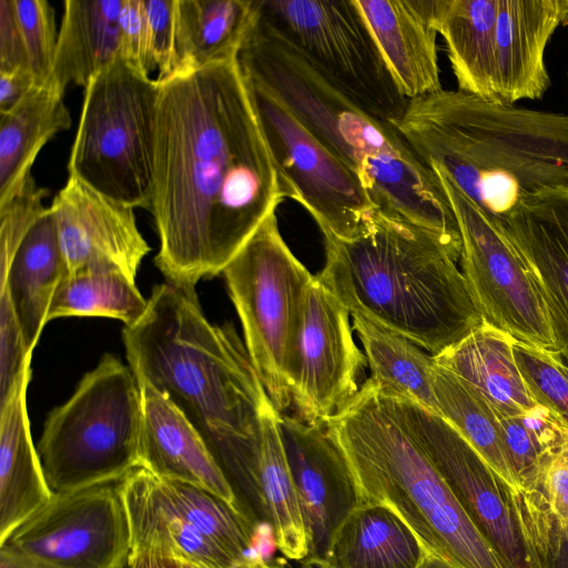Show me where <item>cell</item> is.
Listing matches in <instances>:
<instances>
[{
	"instance_id": "7c38bea8",
	"label": "cell",
	"mask_w": 568,
	"mask_h": 568,
	"mask_svg": "<svg viewBox=\"0 0 568 568\" xmlns=\"http://www.w3.org/2000/svg\"><path fill=\"white\" fill-rule=\"evenodd\" d=\"M247 81L288 199L311 214L324 237L353 239L366 216L377 209L357 175L275 94L248 78Z\"/></svg>"
},
{
	"instance_id": "f907efd6",
	"label": "cell",
	"mask_w": 568,
	"mask_h": 568,
	"mask_svg": "<svg viewBox=\"0 0 568 568\" xmlns=\"http://www.w3.org/2000/svg\"><path fill=\"white\" fill-rule=\"evenodd\" d=\"M246 564L251 567V568H276L272 565H270L268 562H266L261 556L258 555H255V556H252V557H248L246 560Z\"/></svg>"
},
{
	"instance_id": "4316f807",
	"label": "cell",
	"mask_w": 568,
	"mask_h": 568,
	"mask_svg": "<svg viewBox=\"0 0 568 568\" xmlns=\"http://www.w3.org/2000/svg\"><path fill=\"white\" fill-rule=\"evenodd\" d=\"M124 0H67L58 34L50 84L64 93L70 84L85 88L120 50Z\"/></svg>"
},
{
	"instance_id": "681fc988",
	"label": "cell",
	"mask_w": 568,
	"mask_h": 568,
	"mask_svg": "<svg viewBox=\"0 0 568 568\" xmlns=\"http://www.w3.org/2000/svg\"><path fill=\"white\" fill-rule=\"evenodd\" d=\"M168 560L171 562L173 568H205V567L199 565L197 562L191 561L185 558H173V559H168Z\"/></svg>"
},
{
	"instance_id": "ab89813d",
	"label": "cell",
	"mask_w": 568,
	"mask_h": 568,
	"mask_svg": "<svg viewBox=\"0 0 568 568\" xmlns=\"http://www.w3.org/2000/svg\"><path fill=\"white\" fill-rule=\"evenodd\" d=\"M47 195L48 190L30 175L17 194L0 205V272L9 267L30 229L48 211L42 203Z\"/></svg>"
},
{
	"instance_id": "4dcf8cb0",
	"label": "cell",
	"mask_w": 568,
	"mask_h": 568,
	"mask_svg": "<svg viewBox=\"0 0 568 568\" xmlns=\"http://www.w3.org/2000/svg\"><path fill=\"white\" fill-rule=\"evenodd\" d=\"M255 18V0H176L179 69L237 58Z\"/></svg>"
},
{
	"instance_id": "9c48e42d",
	"label": "cell",
	"mask_w": 568,
	"mask_h": 568,
	"mask_svg": "<svg viewBox=\"0 0 568 568\" xmlns=\"http://www.w3.org/2000/svg\"><path fill=\"white\" fill-rule=\"evenodd\" d=\"M244 344L276 410L292 405L290 361L313 274L285 243L271 214L222 272Z\"/></svg>"
},
{
	"instance_id": "277c9868",
	"label": "cell",
	"mask_w": 568,
	"mask_h": 568,
	"mask_svg": "<svg viewBox=\"0 0 568 568\" xmlns=\"http://www.w3.org/2000/svg\"><path fill=\"white\" fill-rule=\"evenodd\" d=\"M393 123L427 165L497 222L527 197L568 189V113L443 89L409 100Z\"/></svg>"
},
{
	"instance_id": "30bf717a",
	"label": "cell",
	"mask_w": 568,
	"mask_h": 568,
	"mask_svg": "<svg viewBox=\"0 0 568 568\" xmlns=\"http://www.w3.org/2000/svg\"><path fill=\"white\" fill-rule=\"evenodd\" d=\"M260 21L321 74L390 122L409 102L399 91L355 0H255Z\"/></svg>"
},
{
	"instance_id": "8d00e7d4",
	"label": "cell",
	"mask_w": 568,
	"mask_h": 568,
	"mask_svg": "<svg viewBox=\"0 0 568 568\" xmlns=\"http://www.w3.org/2000/svg\"><path fill=\"white\" fill-rule=\"evenodd\" d=\"M509 499L538 568H568V521L554 517L524 490H509Z\"/></svg>"
},
{
	"instance_id": "c3c4849f",
	"label": "cell",
	"mask_w": 568,
	"mask_h": 568,
	"mask_svg": "<svg viewBox=\"0 0 568 568\" xmlns=\"http://www.w3.org/2000/svg\"><path fill=\"white\" fill-rule=\"evenodd\" d=\"M416 568H460L449 560L424 550L423 557Z\"/></svg>"
},
{
	"instance_id": "74e56055",
	"label": "cell",
	"mask_w": 568,
	"mask_h": 568,
	"mask_svg": "<svg viewBox=\"0 0 568 568\" xmlns=\"http://www.w3.org/2000/svg\"><path fill=\"white\" fill-rule=\"evenodd\" d=\"M514 352L536 400L555 412L568 427V365L550 351L518 341Z\"/></svg>"
},
{
	"instance_id": "e0dca14e",
	"label": "cell",
	"mask_w": 568,
	"mask_h": 568,
	"mask_svg": "<svg viewBox=\"0 0 568 568\" xmlns=\"http://www.w3.org/2000/svg\"><path fill=\"white\" fill-rule=\"evenodd\" d=\"M280 428L310 539L303 562L321 568L335 531L355 508L346 462L326 426L281 414Z\"/></svg>"
},
{
	"instance_id": "83f0119b",
	"label": "cell",
	"mask_w": 568,
	"mask_h": 568,
	"mask_svg": "<svg viewBox=\"0 0 568 568\" xmlns=\"http://www.w3.org/2000/svg\"><path fill=\"white\" fill-rule=\"evenodd\" d=\"M498 0H435V22L459 91L497 102L495 29Z\"/></svg>"
},
{
	"instance_id": "1f68e13d",
	"label": "cell",
	"mask_w": 568,
	"mask_h": 568,
	"mask_svg": "<svg viewBox=\"0 0 568 568\" xmlns=\"http://www.w3.org/2000/svg\"><path fill=\"white\" fill-rule=\"evenodd\" d=\"M351 316L371 368L369 378L384 393L439 415L433 388L434 355L362 314Z\"/></svg>"
},
{
	"instance_id": "d6986e66",
	"label": "cell",
	"mask_w": 568,
	"mask_h": 568,
	"mask_svg": "<svg viewBox=\"0 0 568 568\" xmlns=\"http://www.w3.org/2000/svg\"><path fill=\"white\" fill-rule=\"evenodd\" d=\"M498 224L540 288L554 333V354L567 355L568 189L525 199Z\"/></svg>"
},
{
	"instance_id": "d590c367",
	"label": "cell",
	"mask_w": 568,
	"mask_h": 568,
	"mask_svg": "<svg viewBox=\"0 0 568 568\" xmlns=\"http://www.w3.org/2000/svg\"><path fill=\"white\" fill-rule=\"evenodd\" d=\"M498 418L509 464L520 490H528L547 458L565 442L568 427L541 404L526 413Z\"/></svg>"
},
{
	"instance_id": "ac0fdd59",
	"label": "cell",
	"mask_w": 568,
	"mask_h": 568,
	"mask_svg": "<svg viewBox=\"0 0 568 568\" xmlns=\"http://www.w3.org/2000/svg\"><path fill=\"white\" fill-rule=\"evenodd\" d=\"M49 210L68 273L104 265L135 280L151 247L138 227L133 207L69 175Z\"/></svg>"
},
{
	"instance_id": "d4e9b609",
	"label": "cell",
	"mask_w": 568,
	"mask_h": 568,
	"mask_svg": "<svg viewBox=\"0 0 568 568\" xmlns=\"http://www.w3.org/2000/svg\"><path fill=\"white\" fill-rule=\"evenodd\" d=\"M515 342L510 334L484 321L434 358L471 386L497 415L515 416L539 405L516 362Z\"/></svg>"
},
{
	"instance_id": "5b68a950",
	"label": "cell",
	"mask_w": 568,
	"mask_h": 568,
	"mask_svg": "<svg viewBox=\"0 0 568 568\" xmlns=\"http://www.w3.org/2000/svg\"><path fill=\"white\" fill-rule=\"evenodd\" d=\"M122 339L138 382L171 399L214 455L257 433L272 402L236 329L206 318L195 286L154 285L144 315L124 326Z\"/></svg>"
},
{
	"instance_id": "816d5d0a",
	"label": "cell",
	"mask_w": 568,
	"mask_h": 568,
	"mask_svg": "<svg viewBox=\"0 0 568 568\" xmlns=\"http://www.w3.org/2000/svg\"><path fill=\"white\" fill-rule=\"evenodd\" d=\"M235 568H251V567H250V566L246 564V561L244 560V561H242L241 564H239Z\"/></svg>"
},
{
	"instance_id": "bcb514c9",
	"label": "cell",
	"mask_w": 568,
	"mask_h": 568,
	"mask_svg": "<svg viewBox=\"0 0 568 568\" xmlns=\"http://www.w3.org/2000/svg\"><path fill=\"white\" fill-rule=\"evenodd\" d=\"M128 568H173L171 562L150 551L131 552Z\"/></svg>"
},
{
	"instance_id": "f546056e",
	"label": "cell",
	"mask_w": 568,
	"mask_h": 568,
	"mask_svg": "<svg viewBox=\"0 0 568 568\" xmlns=\"http://www.w3.org/2000/svg\"><path fill=\"white\" fill-rule=\"evenodd\" d=\"M424 548L382 506L355 507L335 531L321 568H416Z\"/></svg>"
},
{
	"instance_id": "f35d334b",
	"label": "cell",
	"mask_w": 568,
	"mask_h": 568,
	"mask_svg": "<svg viewBox=\"0 0 568 568\" xmlns=\"http://www.w3.org/2000/svg\"><path fill=\"white\" fill-rule=\"evenodd\" d=\"M14 12L38 85L50 82L58 34L54 9L47 0H13Z\"/></svg>"
},
{
	"instance_id": "f1b7e54d",
	"label": "cell",
	"mask_w": 568,
	"mask_h": 568,
	"mask_svg": "<svg viewBox=\"0 0 568 568\" xmlns=\"http://www.w3.org/2000/svg\"><path fill=\"white\" fill-rule=\"evenodd\" d=\"M71 123L63 92L50 83L36 85L13 109L0 113V205L22 189L44 144Z\"/></svg>"
},
{
	"instance_id": "6da1fadb",
	"label": "cell",
	"mask_w": 568,
	"mask_h": 568,
	"mask_svg": "<svg viewBox=\"0 0 568 568\" xmlns=\"http://www.w3.org/2000/svg\"><path fill=\"white\" fill-rule=\"evenodd\" d=\"M156 80L154 263L168 282L195 286L222 274L288 192L239 58Z\"/></svg>"
},
{
	"instance_id": "e575fe53",
	"label": "cell",
	"mask_w": 568,
	"mask_h": 568,
	"mask_svg": "<svg viewBox=\"0 0 568 568\" xmlns=\"http://www.w3.org/2000/svg\"><path fill=\"white\" fill-rule=\"evenodd\" d=\"M149 475L158 496L232 558L236 566L256 555L253 552L255 528L241 507H234L200 487L163 479L150 471Z\"/></svg>"
},
{
	"instance_id": "d6a6232c",
	"label": "cell",
	"mask_w": 568,
	"mask_h": 568,
	"mask_svg": "<svg viewBox=\"0 0 568 568\" xmlns=\"http://www.w3.org/2000/svg\"><path fill=\"white\" fill-rule=\"evenodd\" d=\"M433 388L439 416L459 432L510 491L520 490L495 409L471 386L438 364L433 369Z\"/></svg>"
},
{
	"instance_id": "ee69618b",
	"label": "cell",
	"mask_w": 568,
	"mask_h": 568,
	"mask_svg": "<svg viewBox=\"0 0 568 568\" xmlns=\"http://www.w3.org/2000/svg\"><path fill=\"white\" fill-rule=\"evenodd\" d=\"M13 70L31 69L13 0H0V72Z\"/></svg>"
},
{
	"instance_id": "836d02e7",
	"label": "cell",
	"mask_w": 568,
	"mask_h": 568,
	"mask_svg": "<svg viewBox=\"0 0 568 568\" xmlns=\"http://www.w3.org/2000/svg\"><path fill=\"white\" fill-rule=\"evenodd\" d=\"M146 308L148 300L134 278L113 266H88L64 276L53 296L48 322L59 317H108L131 326Z\"/></svg>"
},
{
	"instance_id": "8fae6325",
	"label": "cell",
	"mask_w": 568,
	"mask_h": 568,
	"mask_svg": "<svg viewBox=\"0 0 568 568\" xmlns=\"http://www.w3.org/2000/svg\"><path fill=\"white\" fill-rule=\"evenodd\" d=\"M458 224L462 273L484 320L529 346L555 352L540 288L528 265L496 220L470 201L439 170Z\"/></svg>"
},
{
	"instance_id": "7bdbcfd3",
	"label": "cell",
	"mask_w": 568,
	"mask_h": 568,
	"mask_svg": "<svg viewBox=\"0 0 568 568\" xmlns=\"http://www.w3.org/2000/svg\"><path fill=\"white\" fill-rule=\"evenodd\" d=\"M119 55L131 65L148 73L145 69L144 13L141 0H124L120 21Z\"/></svg>"
},
{
	"instance_id": "7a4b0ae2",
	"label": "cell",
	"mask_w": 568,
	"mask_h": 568,
	"mask_svg": "<svg viewBox=\"0 0 568 568\" xmlns=\"http://www.w3.org/2000/svg\"><path fill=\"white\" fill-rule=\"evenodd\" d=\"M237 58L250 80L275 94L357 175L377 209L462 247L458 224L438 175L393 122L338 89L257 16Z\"/></svg>"
},
{
	"instance_id": "3957f363",
	"label": "cell",
	"mask_w": 568,
	"mask_h": 568,
	"mask_svg": "<svg viewBox=\"0 0 568 568\" xmlns=\"http://www.w3.org/2000/svg\"><path fill=\"white\" fill-rule=\"evenodd\" d=\"M460 251L435 232L375 209L353 239L325 237L317 277L351 313L435 356L485 321L457 267Z\"/></svg>"
},
{
	"instance_id": "60d3db41",
	"label": "cell",
	"mask_w": 568,
	"mask_h": 568,
	"mask_svg": "<svg viewBox=\"0 0 568 568\" xmlns=\"http://www.w3.org/2000/svg\"><path fill=\"white\" fill-rule=\"evenodd\" d=\"M145 26V69L163 79L179 69L176 0H141Z\"/></svg>"
},
{
	"instance_id": "2e32d148",
	"label": "cell",
	"mask_w": 568,
	"mask_h": 568,
	"mask_svg": "<svg viewBox=\"0 0 568 568\" xmlns=\"http://www.w3.org/2000/svg\"><path fill=\"white\" fill-rule=\"evenodd\" d=\"M281 413L271 403L262 413L257 433L234 439L215 457L226 476L244 493L256 516L268 526L276 549L287 559L304 561L310 539L284 448Z\"/></svg>"
},
{
	"instance_id": "603a6c76",
	"label": "cell",
	"mask_w": 568,
	"mask_h": 568,
	"mask_svg": "<svg viewBox=\"0 0 568 568\" xmlns=\"http://www.w3.org/2000/svg\"><path fill=\"white\" fill-rule=\"evenodd\" d=\"M29 366L0 400V544L52 498L27 408Z\"/></svg>"
},
{
	"instance_id": "9a60e30c",
	"label": "cell",
	"mask_w": 568,
	"mask_h": 568,
	"mask_svg": "<svg viewBox=\"0 0 568 568\" xmlns=\"http://www.w3.org/2000/svg\"><path fill=\"white\" fill-rule=\"evenodd\" d=\"M392 397L410 434L509 568H538L516 519L509 489L477 450L442 416Z\"/></svg>"
},
{
	"instance_id": "4fadbf2b",
	"label": "cell",
	"mask_w": 568,
	"mask_h": 568,
	"mask_svg": "<svg viewBox=\"0 0 568 568\" xmlns=\"http://www.w3.org/2000/svg\"><path fill=\"white\" fill-rule=\"evenodd\" d=\"M0 547L41 568H128L131 536L118 483L53 494Z\"/></svg>"
},
{
	"instance_id": "f6af8a7d",
	"label": "cell",
	"mask_w": 568,
	"mask_h": 568,
	"mask_svg": "<svg viewBox=\"0 0 568 568\" xmlns=\"http://www.w3.org/2000/svg\"><path fill=\"white\" fill-rule=\"evenodd\" d=\"M36 85L31 70L0 72V113L13 109Z\"/></svg>"
},
{
	"instance_id": "7402d4cb",
	"label": "cell",
	"mask_w": 568,
	"mask_h": 568,
	"mask_svg": "<svg viewBox=\"0 0 568 568\" xmlns=\"http://www.w3.org/2000/svg\"><path fill=\"white\" fill-rule=\"evenodd\" d=\"M407 100L442 88L435 0H355Z\"/></svg>"
},
{
	"instance_id": "7dc6e473",
	"label": "cell",
	"mask_w": 568,
	"mask_h": 568,
	"mask_svg": "<svg viewBox=\"0 0 568 568\" xmlns=\"http://www.w3.org/2000/svg\"><path fill=\"white\" fill-rule=\"evenodd\" d=\"M0 568H41L29 559L0 547Z\"/></svg>"
},
{
	"instance_id": "5bb4252c",
	"label": "cell",
	"mask_w": 568,
	"mask_h": 568,
	"mask_svg": "<svg viewBox=\"0 0 568 568\" xmlns=\"http://www.w3.org/2000/svg\"><path fill=\"white\" fill-rule=\"evenodd\" d=\"M349 310L314 275L305 288L290 361L297 418L326 426L357 395L367 359L355 344Z\"/></svg>"
},
{
	"instance_id": "44dd1931",
	"label": "cell",
	"mask_w": 568,
	"mask_h": 568,
	"mask_svg": "<svg viewBox=\"0 0 568 568\" xmlns=\"http://www.w3.org/2000/svg\"><path fill=\"white\" fill-rule=\"evenodd\" d=\"M140 467L153 475L205 489L240 507L231 480L185 415L152 386L140 383Z\"/></svg>"
},
{
	"instance_id": "484cf974",
	"label": "cell",
	"mask_w": 568,
	"mask_h": 568,
	"mask_svg": "<svg viewBox=\"0 0 568 568\" xmlns=\"http://www.w3.org/2000/svg\"><path fill=\"white\" fill-rule=\"evenodd\" d=\"M67 274L54 220L48 207L21 242L9 267L0 272V292L10 297L31 352L49 323L53 296Z\"/></svg>"
},
{
	"instance_id": "8992f818",
	"label": "cell",
	"mask_w": 568,
	"mask_h": 568,
	"mask_svg": "<svg viewBox=\"0 0 568 568\" xmlns=\"http://www.w3.org/2000/svg\"><path fill=\"white\" fill-rule=\"evenodd\" d=\"M326 427L345 458L355 507L382 506L424 550L460 568H509L371 378Z\"/></svg>"
},
{
	"instance_id": "cb8c5ba5",
	"label": "cell",
	"mask_w": 568,
	"mask_h": 568,
	"mask_svg": "<svg viewBox=\"0 0 568 568\" xmlns=\"http://www.w3.org/2000/svg\"><path fill=\"white\" fill-rule=\"evenodd\" d=\"M118 487L126 511L131 552L185 558L205 568H235L232 558L158 496L146 469H133Z\"/></svg>"
},
{
	"instance_id": "ba28073f",
	"label": "cell",
	"mask_w": 568,
	"mask_h": 568,
	"mask_svg": "<svg viewBox=\"0 0 568 568\" xmlns=\"http://www.w3.org/2000/svg\"><path fill=\"white\" fill-rule=\"evenodd\" d=\"M160 84L118 55L84 88L68 172L97 192L149 210Z\"/></svg>"
},
{
	"instance_id": "ffe728a7",
	"label": "cell",
	"mask_w": 568,
	"mask_h": 568,
	"mask_svg": "<svg viewBox=\"0 0 568 568\" xmlns=\"http://www.w3.org/2000/svg\"><path fill=\"white\" fill-rule=\"evenodd\" d=\"M568 24V0H498L495 29L497 103L538 100L550 87L545 53L559 26Z\"/></svg>"
},
{
	"instance_id": "b9f144b4",
	"label": "cell",
	"mask_w": 568,
	"mask_h": 568,
	"mask_svg": "<svg viewBox=\"0 0 568 568\" xmlns=\"http://www.w3.org/2000/svg\"><path fill=\"white\" fill-rule=\"evenodd\" d=\"M560 521H568V436L547 458L534 485L524 490Z\"/></svg>"
},
{
	"instance_id": "52a82bcc",
	"label": "cell",
	"mask_w": 568,
	"mask_h": 568,
	"mask_svg": "<svg viewBox=\"0 0 568 568\" xmlns=\"http://www.w3.org/2000/svg\"><path fill=\"white\" fill-rule=\"evenodd\" d=\"M141 429L139 382L105 353L44 422L37 450L52 494L122 480L140 467Z\"/></svg>"
}]
</instances>
